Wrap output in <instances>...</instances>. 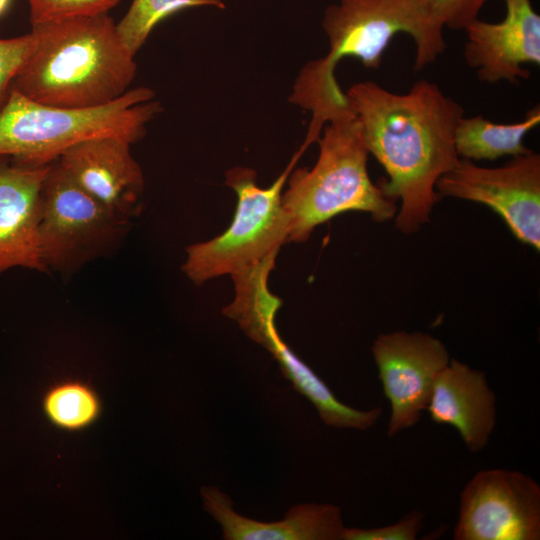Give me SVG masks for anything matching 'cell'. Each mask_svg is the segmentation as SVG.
<instances>
[{
	"mask_svg": "<svg viewBox=\"0 0 540 540\" xmlns=\"http://www.w3.org/2000/svg\"><path fill=\"white\" fill-rule=\"evenodd\" d=\"M131 145L117 136L95 137L69 147L58 159L88 194L127 220L138 213L144 191L143 172Z\"/></svg>",
	"mask_w": 540,
	"mask_h": 540,
	"instance_id": "cell-14",
	"label": "cell"
},
{
	"mask_svg": "<svg viewBox=\"0 0 540 540\" xmlns=\"http://www.w3.org/2000/svg\"><path fill=\"white\" fill-rule=\"evenodd\" d=\"M35 44L36 36L32 31L22 36L0 39V112L11 95L17 73Z\"/></svg>",
	"mask_w": 540,
	"mask_h": 540,
	"instance_id": "cell-21",
	"label": "cell"
},
{
	"mask_svg": "<svg viewBox=\"0 0 540 540\" xmlns=\"http://www.w3.org/2000/svg\"><path fill=\"white\" fill-rule=\"evenodd\" d=\"M372 355L390 403L387 433L394 437L420 421L435 379L449 364L450 354L444 343L429 333L394 331L377 336Z\"/></svg>",
	"mask_w": 540,
	"mask_h": 540,
	"instance_id": "cell-11",
	"label": "cell"
},
{
	"mask_svg": "<svg viewBox=\"0 0 540 540\" xmlns=\"http://www.w3.org/2000/svg\"><path fill=\"white\" fill-rule=\"evenodd\" d=\"M504 2L501 21L476 18L465 26L463 56L481 82L518 85L531 76L525 65H540V16L531 0Z\"/></svg>",
	"mask_w": 540,
	"mask_h": 540,
	"instance_id": "cell-12",
	"label": "cell"
},
{
	"mask_svg": "<svg viewBox=\"0 0 540 540\" xmlns=\"http://www.w3.org/2000/svg\"><path fill=\"white\" fill-rule=\"evenodd\" d=\"M36 44L12 91L35 102L71 109L109 104L133 82L134 55L105 14L31 25Z\"/></svg>",
	"mask_w": 540,
	"mask_h": 540,
	"instance_id": "cell-3",
	"label": "cell"
},
{
	"mask_svg": "<svg viewBox=\"0 0 540 540\" xmlns=\"http://www.w3.org/2000/svg\"><path fill=\"white\" fill-rule=\"evenodd\" d=\"M201 496L225 540H342L345 529L342 511L333 504H298L283 519L264 522L236 512L231 497L216 486L202 487Z\"/></svg>",
	"mask_w": 540,
	"mask_h": 540,
	"instance_id": "cell-16",
	"label": "cell"
},
{
	"mask_svg": "<svg viewBox=\"0 0 540 540\" xmlns=\"http://www.w3.org/2000/svg\"><path fill=\"white\" fill-rule=\"evenodd\" d=\"M49 420L65 430H80L94 422L100 404L95 392L79 381H65L51 387L44 397Z\"/></svg>",
	"mask_w": 540,
	"mask_h": 540,
	"instance_id": "cell-19",
	"label": "cell"
},
{
	"mask_svg": "<svg viewBox=\"0 0 540 540\" xmlns=\"http://www.w3.org/2000/svg\"><path fill=\"white\" fill-rule=\"evenodd\" d=\"M455 540H539L540 486L525 473L477 472L460 494Z\"/></svg>",
	"mask_w": 540,
	"mask_h": 540,
	"instance_id": "cell-10",
	"label": "cell"
},
{
	"mask_svg": "<svg viewBox=\"0 0 540 540\" xmlns=\"http://www.w3.org/2000/svg\"><path fill=\"white\" fill-rule=\"evenodd\" d=\"M31 25L108 13L120 0H26Z\"/></svg>",
	"mask_w": 540,
	"mask_h": 540,
	"instance_id": "cell-20",
	"label": "cell"
},
{
	"mask_svg": "<svg viewBox=\"0 0 540 540\" xmlns=\"http://www.w3.org/2000/svg\"><path fill=\"white\" fill-rule=\"evenodd\" d=\"M128 222L88 194L58 160L50 165L39 224L41 257L48 270L71 273L108 252Z\"/></svg>",
	"mask_w": 540,
	"mask_h": 540,
	"instance_id": "cell-8",
	"label": "cell"
},
{
	"mask_svg": "<svg viewBox=\"0 0 540 540\" xmlns=\"http://www.w3.org/2000/svg\"><path fill=\"white\" fill-rule=\"evenodd\" d=\"M316 142V163L292 170L282 192L287 243L305 242L318 225L348 211L366 212L376 222L395 217L396 201L386 197L369 176V153L354 113L328 122Z\"/></svg>",
	"mask_w": 540,
	"mask_h": 540,
	"instance_id": "cell-4",
	"label": "cell"
},
{
	"mask_svg": "<svg viewBox=\"0 0 540 540\" xmlns=\"http://www.w3.org/2000/svg\"><path fill=\"white\" fill-rule=\"evenodd\" d=\"M193 7L225 9V3L222 0H133L126 14L116 23V30L124 45L135 56L157 24Z\"/></svg>",
	"mask_w": 540,
	"mask_h": 540,
	"instance_id": "cell-18",
	"label": "cell"
},
{
	"mask_svg": "<svg viewBox=\"0 0 540 540\" xmlns=\"http://www.w3.org/2000/svg\"><path fill=\"white\" fill-rule=\"evenodd\" d=\"M273 268V264H264L232 277L235 298L223 309V313L272 354L284 377L315 406L326 425L356 430L371 428L379 420L382 408L359 410L340 402L327 384L280 337L275 317L282 301L268 288V278Z\"/></svg>",
	"mask_w": 540,
	"mask_h": 540,
	"instance_id": "cell-7",
	"label": "cell"
},
{
	"mask_svg": "<svg viewBox=\"0 0 540 540\" xmlns=\"http://www.w3.org/2000/svg\"><path fill=\"white\" fill-rule=\"evenodd\" d=\"M322 28L329 51L301 68L288 98L312 114L307 146L328 122L354 113L335 75L341 60L352 57L367 69H378L392 39L405 33L415 46L414 70L420 71L447 47L429 0H338L325 9Z\"/></svg>",
	"mask_w": 540,
	"mask_h": 540,
	"instance_id": "cell-2",
	"label": "cell"
},
{
	"mask_svg": "<svg viewBox=\"0 0 540 540\" xmlns=\"http://www.w3.org/2000/svg\"><path fill=\"white\" fill-rule=\"evenodd\" d=\"M52 163L37 165L0 155V276L16 267L48 272L39 224L43 182Z\"/></svg>",
	"mask_w": 540,
	"mask_h": 540,
	"instance_id": "cell-13",
	"label": "cell"
},
{
	"mask_svg": "<svg viewBox=\"0 0 540 540\" xmlns=\"http://www.w3.org/2000/svg\"><path fill=\"white\" fill-rule=\"evenodd\" d=\"M425 514L413 510L398 522L377 528H346L342 540H415L422 529Z\"/></svg>",
	"mask_w": 540,
	"mask_h": 540,
	"instance_id": "cell-22",
	"label": "cell"
},
{
	"mask_svg": "<svg viewBox=\"0 0 540 540\" xmlns=\"http://www.w3.org/2000/svg\"><path fill=\"white\" fill-rule=\"evenodd\" d=\"M304 152L300 148L267 188L257 185L251 168L235 166L226 172L225 184L237 195L235 213L222 234L186 248L182 271L194 284L224 275L235 277L275 261L288 236V218L281 204L283 188Z\"/></svg>",
	"mask_w": 540,
	"mask_h": 540,
	"instance_id": "cell-6",
	"label": "cell"
},
{
	"mask_svg": "<svg viewBox=\"0 0 540 540\" xmlns=\"http://www.w3.org/2000/svg\"><path fill=\"white\" fill-rule=\"evenodd\" d=\"M433 13L444 28L463 30L478 18L487 0H429Z\"/></svg>",
	"mask_w": 540,
	"mask_h": 540,
	"instance_id": "cell-23",
	"label": "cell"
},
{
	"mask_svg": "<svg viewBox=\"0 0 540 540\" xmlns=\"http://www.w3.org/2000/svg\"><path fill=\"white\" fill-rule=\"evenodd\" d=\"M540 124V107L527 111L521 121L495 123L482 115L462 116L455 129V148L460 159L494 161L530 151L525 136Z\"/></svg>",
	"mask_w": 540,
	"mask_h": 540,
	"instance_id": "cell-17",
	"label": "cell"
},
{
	"mask_svg": "<svg viewBox=\"0 0 540 540\" xmlns=\"http://www.w3.org/2000/svg\"><path fill=\"white\" fill-rule=\"evenodd\" d=\"M13 0H0V17H2L10 8Z\"/></svg>",
	"mask_w": 540,
	"mask_h": 540,
	"instance_id": "cell-24",
	"label": "cell"
},
{
	"mask_svg": "<svg viewBox=\"0 0 540 540\" xmlns=\"http://www.w3.org/2000/svg\"><path fill=\"white\" fill-rule=\"evenodd\" d=\"M426 410L435 424L455 428L470 452L488 445L496 425V395L486 375L456 359L435 379Z\"/></svg>",
	"mask_w": 540,
	"mask_h": 540,
	"instance_id": "cell-15",
	"label": "cell"
},
{
	"mask_svg": "<svg viewBox=\"0 0 540 540\" xmlns=\"http://www.w3.org/2000/svg\"><path fill=\"white\" fill-rule=\"evenodd\" d=\"M345 93L369 155L387 174L379 187L400 201L395 227L404 234L419 231L440 199L438 180L460 161L454 137L464 108L425 79L402 94L373 81L355 83Z\"/></svg>",
	"mask_w": 540,
	"mask_h": 540,
	"instance_id": "cell-1",
	"label": "cell"
},
{
	"mask_svg": "<svg viewBox=\"0 0 540 540\" xmlns=\"http://www.w3.org/2000/svg\"><path fill=\"white\" fill-rule=\"evenodd\" d=\"M440 197L483 204L506 223L513 236L540 250V155L533 150L499 167L460 159L436 184Z\"/></svg>",
	"mask_w": 540,
	"mask_h": 540,
	"instance_id": "cell-9",
	"label": "cell"
},
{
	"mask_svg": "<svg viewBox=\"0 0 540 540\" xmlns=\"http://www.w3.org/2000/svg\"><path fill=\"white\" fill-rule=\"evenodd\" d=\"M148 87L129 89L117 100L87 109L35 102L12 91L0 112V155L47 165L84 140L117 136L132 144L147 133L146 125L161 111Z\"/></svg>",
	"mask_w": 540,
	"mask_h": 540,
	"instance_id": "cell-5",
	"label": "cell"
}]
</instances>
